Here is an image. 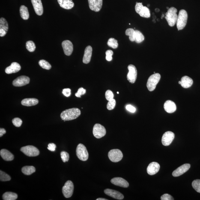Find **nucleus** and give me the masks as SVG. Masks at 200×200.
Masks as SVG:
<instances>
[{"mask_svg": "<svg viewBox=\"0 0 200 200\" xmlns=\"http://www.w3.org/2000/svg\"><path fill=\"white\" fill-rule=\"evenodd\" d=\"M81 114L80 109L77 108H73L63 111L61 114V117L64 122L71 121L77 118Z\"/></svg>", "mask_w": 200, "mask_h": 200, "instance_id": "obj_1", "label": "nucleus"}, {"mask_svg": "<svg viewBox=\"0 0 200 200\" xmlns=\"http://www.w3.org/2000/svg\"><path fill=\"white\" fill-rule=\"evenodd\" d=\"M177 9L172 7L170 8L165 13V18L170 26H174L177 23Z\"/></svg>", "mask_w": 200, "mask_h": 200, "instance_id": "obj_2", "label": "nucleus"}, {"mask_svg": "<svg viewBox=\"0 0 200 200\" xmlns=\"http://www.w3.org/2000/svg\"><path fill=\"white\" fill-rule=\"evenodd\" d=\"M188 14L185 10H182L179 12L177 16V25L178 31L183 29L187 23Z\"/></svg>", "mask_w": 200, "mask_h": 200, "instance_id": "obj_3", "label": "nucleus"}, {"mask_svg": "<svg viewBox=\"0 0 200 200\" xmlns=\"http://www.w3.org/2000/svg\"><path fill=\"white\" fill-rule=\"evenodd\" d=\"M160 75L159 73H154L151 75L147 81V86L149 91H153L156 88L160 79Z\"/></svg>", "mask_w": 200, "mask_h": 200, "instance_id": "obj_4", "label": "nucleus"}, {"mask_svg": "<svg viewBox=\"0 0 200 200\" xmlns=\"http://www.w3.org/2000/svg\"><path fill=\"white\" fill-rule=\"evenodd\" d=\"M76 155L80 160L85 161L88 160L89 154L86 147L83 144H80L77 147Z\"/></svg>", "mask_w": 200, "mask_h": 200, "instance_id": "obj_5", "label": "nucleus"}, {"mask_svg": "<svg viewBox=\"0 0 200 200\" xmlns=\"http://www.w3.org/2000/svg\"><path fill=\"white\" fill-rule=\"evenodd\" d=\"M135 11L141 17L147 18L150 17V14L149 9L146 7H144L142 3H136L135 7Z\"/></svg>", "mask_w": 200, "mask_h": 200, "instance_id": "obj_6", "label": "nucleus"}, {"mask_svg": "<svg viewBox=\"0 0 200 200\" xmlns=\"http://www.w3.org/2000/svg\"><path fill=\"white\" fill-rule=\"evenodd\" d=\"M20 150L24 154L29 157L37 156L39 155L40 153L39 150L36 147L31 145L22 147Z\"/></svg>", "mask_w": 200, "mask_h": 200, "instance_id": "obj_7", "label": "nucleus"}, {"mask_svg": "<svg viewBox=\"0 0 200 200\" xmlns=\"http://www.w3.org/2000/svg\"><path fill=\"white\" fill-rule=\"evenodd\" d=\"M108 156L110 160L114 162L120 161L123 157L122 152L118 149L111 150L108 153Z\"/></svg>", "mask_w": 200, "mask_h": 200, "instance_id": "obj_8", "label": "nucleus"}, {"mask_svg": "<svg viewBox=\"0 0 200 200\" xmlns=\"http://www.w3.org/2000/svg\"><path fill=\"white\" fill-rule=\"evenodd\" d=\"M74 185L71 181L68 180L63 186L62 189V193L66 198L71 197L73 195Z\"/></svg>", "mask_w": 200, "mask_h": 200, "instance_id": "obj_9", "label": "nucleus"}, {"mask_svg": "<svg viewBox=\"0 0 200 200\" xmlns=\"http://www.w3.org/2000/svg\"><path fill=\"white\" fill-rule=\"evenodd\" d=\"M93 133L97 139L103 137L106 134V130L103 126L100 124H96L93 127Z\"/></svg>", "mask_w": 200, "mask_h": 200, "instance_id": "obj_10", "label": "nucleus"}, {"mask_svg": "<svg viewBox=\"0 0 200 200\" xmlns=\"http://www.w3.org/2000/svg\"><path fill=\"white\" fill-rule=\"evenodd\" d=\"M129 73H127V78L131 84H134L136 81L137 76V70L136 67L133 64H129L128 66Z\"/></svg>", "mask_w": 200, "mask_h": 200, "instance_id": "obj_11", "label": "nucleus"}, {"mask_svg": "<svg viewBox=\"0 0 200 200\" xmlns=\"http://www.w3.org/2000/svg\"><path fill=\"white\" fill-rule=\"evenodd\" d=\"M175 138V134L171 131L165 132L162 136V144L165 146H168L172 143Z\"/></svg>", "mask_w": 200, "mask_h": 200, "instance_id": "obj_12", "label": "nucleus"}, {"mask_svg": "<svg viewBox=\"0 0 200 200\" xmlns=\"http://www.w3.org/2000/svg\"><path fill=\"white\" fill-rule=\"evenodd\" d=\"M30 79L28 77L21 76L18 77L13 82V85L16 87L24 86L29 83Z\"/></svg>", "mask_w": 200, "mask_h": 200, "instance_id": "obj_13", "label": "nucleus"}, {"mask_svg": "<svg viewBox=\"0 0 200 200\" xmlns=\"http://www.w3.org/2000/svg\"><path fill=\"white\" fill-rule=\"evenodd\" d=\"M89 8L96 12L100 11L102 8L103 0H88Z\"/></svg>", "mask_w": 200, "mask_h": 200, "instance_id": "obj_14", "label": "nucleus"}, {"mask_svg": "<svg viewBox=\"0 0 200 200\" xmlns=\"http://www.w3.org/2000/svg\"><path fill=\"white\" fill-rule=\"evenodd\" d=\"M62 45L65 55L69 56L71 55L73 51V47L71 41L69 40H64L62 43Z\"/></svg>", "mask_w": 200, "mask_h": 200, "instance_id": "obj_15", "label": "nucleus"}, {"mask_svg": "<svg viewBox=\"0 0 200 200\" xmlns=\"http://www.w3.org/2000/svg\"><path fill=\"white\" fill-rule=\"evenodd\" d=\"M190 165L189 163H186L179 167L172 173L174 177H178L187 172L190 169Z\"/></svg>", "mask_w": 200, "mask_h": 200, "instance_id": "obj_16", "label": "nucleus"}, {"mask_svg": "<svg viewBox=\"0 0 200 200\" xmlns=\"http://www.w3.org/2000/svg\"><path fill=\"white\" fill-rule=\"evenodd\" d=\"M104 193L106 195L111 197L114 199L118 200H122L124 199V195L121 192L118 191L113 190V189H107L104 190Z\"/></svg>", "mask_w": 200, "mask_h": 200, "instance_id": "obj_17", "label": "nucleus"}, {"mask_svg": "<svg viewBox=\"0 0 200 200\" xmlns=\"http://www.w3.org/2000/svg\"><path fill=\"white\" fill-rule=\"evenodd\" d=\"M31 2L36 14L39 16L42 15L43 9L41 0H31Z\"/></svg>", "mask_w": 200, "mask_h": 200, "instance_id": "obj_18", "label": "nucleus"}, {"mask_svg": "<svg viewBox=\"0 0 200 200\" xmlns=\"http://www.w3.org/2000/svg\"><path fill=\"white\" fill-rule=\"evenodd\" d=\"M111 182L113 184L120 187L126 188L129 186V183L122 177H114L111 180Z\"/></svg>", "mask_w": 200, "mask_h": 200, "instance_id": "obj_19", "label": "nucleus"}, {"mask_svg": "<svg viewBox=\"0 0 200 200\" xmlns=\"http://www.w3.org/2000/svg\"><path fill=\"white\" fill-rule=\"evenodd\" d=\"M160 168V165L157 162H152L149 164L148 168H147V173L149 175H154L158 172Z\"/></svg>", "mask_w": 200, "mask_h": 200, "instance_id": "obj_20", "label": "nucleus"}, {"mask_svg": "<svg viewBox=\"0 0 200 200\" xmlns=\"http://www.w3.org/2000/svg\"><path fill=\"white\" fill-rule=\"evenodd\" d=\"M8 30V25L7 20L4 18L0 19V36L4 37Z\"/></svg>", "mask_w": 200, "mask_h": 200, "instance_id": "obj_21", "label": "nucleus"}, {"mask_svg": "<svg viewBox=\"0 0 200 200\" xmlns=\"http://www.w3.org/2000/svg\"><path fill=\"white\" fill-rule=\"evenodd\" d=\"M21 70V67L18 63L13 62L11 65L6 68L5 72L7 74H10L12 73H16L19 71Z\"/></svg>", "mask_w": 200, "mask_h": 200, "instance_id": "obj_22", "label": "nucleus"}, {"mask_svg": "<svg viewBox=\"0 0 200 200\" xmlns=\"http://www.w3.org/2000/svg\"><path fill=\"white\" fill-rule=\"evenodd\" d=\"M92 48L91 46H87L86 48L83 59V62L84 64H88L90 62L92 55Z\"/></svg>", "mask_w": 200, "mask_h": 200, "instance_id": "obj_23", "label": "nucleus"}, {"mask_svg": "<svg viewBox=\"0 0 200 200\" xmlns=\"http://www.w3.org/2000/svg\"><path fill=\"white\" fill-rule=\"evenodd\" d=\"M165 111L168 113H173L177 110V106L175 103L170 100H167L164 105Z\"/></svg>", "mask_w": 200, "mask_h": 200, "instance_id": "obj_24", "label": "nucleus"}, {"mask_svg": "<svg viewBox=\"0 0 200 200\" xmlns=\"http://www.w3.org/2000/svg\"><path fill=\"white\" fill-rule=\"evenodd\" d=\"M58 1L60 7L66 10H70L74 6L72 0H58Z\"/></svg>", "mask_w": 200, "mask_h": 200, "instance_id": "obj_25", "label": "nucleus"}, {"mask_svg": "<svg viewBox=\"0 0 200 200\" xmlns=\"http://www.w3.org/2000/svg\"><path fill=\"white\" fill-rule=\"evenodd\" d=\"M193 80L187 76H183L180 81V85L184 88H190L193 85Z\"/></svg>", "mask_w": 200, "mask_h": 200, "instance_id": "obj_26", "label": "nucleus"}, {"mask_svg": "<svg viewBox=\"0 0 200 200\" xmlns=\"http://www.w3.org/2000/svg\"><path fill=\"white\" fill-rule=\"evenodd\" d=\"M0 155L1 158L4 160L10 161L14 159V156L8 150L5 149H2L0 152Z\"/></svg>", "mask_w": 200, "mask_h": 200, "instance_id": "obj_27", "label": "nucleus"}, {"mask_svg": "<svg viewBox=\"0 0 200 200\" xmlns=\"http://www.w3.org/2000/svg\"><path fill=\"white\" fill-rule=\"evenodd\" d=\"M38 100L35 98H26L22 101V105L26 106H34L38 103Z\"/></svg>", "mask_w": 200, "mask_h": 200, "instance_id": "obj_28", "label": "nucleus"}, {"mask_svg": "<svg viewBox=\"0 0 200 200\" xmlns=\"http://www.w3.org/2000/svg\"><path fill=\"white\" fill-rule=\"evenodd\" d=\"M21 17L23 20H28L29 18V15L28 9L24 5L21 6L20 8Z\"/></svg>", "mask_w": 200, "mask_h": 200, "instance_id": "obj_29", "label": "nucleus"}, {"mask_svg": "<svg viewBox=\"0 0 200 200\" xmlns=\"http://www.w3.org/2000/svg\"><path fill=\"white\" fill-rule=\"evenodd\" d=\"M17 198V194L12 192H6L2 196L3 199L4 200H15Z\"/></svg>", "mask_w": 200, "mask_h": 200, "instance_id": "obj_30", "label": "nucleus"}, {"mask_svg": "<svg viewBox=\"0 0 200 200\" xmlns=\"http://www.w3.org/2000/svg\"><path fill=\"white\" fill-rule=\"evenodd\" d=\"M35 168L33 166H25L22 169V173L25 175H30L35 172Z\"/></svg>", "mask_w": 200, "mask_h": 200, "instance_id": "obj_31", "label": "nucleus"}, {"mask_svg": "<svg viewBox=\"0 0 200 200\" xmlns=\"http://www.w3.org/2000/svg\"><path fill=\"white\" fill-rule=\"evenodd\" d=\"M145 40V37L140 31H135V41L137 43L142 42Z\"/></svg>", "mask_w": 200, "mask_h": 200, "instance_id": "obj_32", "label": "nucleus"}, {"mask_svg": "<svg viewBox=\"0 0 200 200\" xmlns=\"http://www.w3.org/2000/svg\"><path fill=\"white\" fill-rule=\"evenodd\" d=\"M126 35L129 36V39L131 42L135 41V31L132 28L126 29L125 32Z\"/></svg>", "mask_w": 200, "mask_h": 200, "instance_id": "obj_33", "label": "nucleus"}, {"mask_svg": "<svg viewBox=\"0 0 200 200\" xmlns=\"http://www.w3.org/2000/svg\"><path fill=\"white\" fill-rule=\"evenodd\" d=\"M39 64L42 68L46 70H50L52 67L51 64L45 60H40L39 62Z\"/></svg>", "mask_w": 200, "mask_h": 200, "instance_id": "obj_34", "label": "nucleus"}, {"mask_svg": "<svg viewBox=\"0 0 200 200\" xmlns=\"http://www.w3.org/2000/svg\"><path fill=\"white\" fill-rule=\"evenodd\" d=\"M107 45L108 46L113 49H116L118 47V43L117 40L114 38H111L108 40Z\"/></svg>", "mask_w": 200, "mask_h": 200, "instance_id": "obj_35", "label": "nucleus"}, {"mask_svg": "<svg viewBox=\"0 0 200 200\" xmlns=\"http://www.w3.org/2000/svg\"><path fill=\"white\" fill-rule=\"evenodd\" d=\"M26 48L30 52H33L35 51L36 46L35 44L32 41H28L26 43Z\"/></svg>", "mask_w": 200, "mask_h": 200, "instance_id": "obj_36", "label": "nucleus"}, {"mask_svg": "<svg viewBox=\"0 0 200 200\" xmlns=\"http://www.w3.org/2000/svg\"><path fill=\"white\" fill-rule=\"evenodd\" d=\"M11 179V177L3 171H0V180L1 181H10Z\"/></svg>", "mask_w": 200, "mask_h": 200, "instance_id": "obj_37", "label": "nucleus"}, {"mask_svg": "<svg viewBox=\"0 0 200 200\" xmlns=\"http://www.w3.org/2000/svg\"><path fill=\"white\" fill-rule=\"evenodd\" d=\"M192 186L196 192L200 193V180H194L192 183Z\"/></svg>", "mask_w": 200, "mask_h": 200, "instance_id": "obj_38", "label": "nucleus"}, {"mask_svg": "<svg viewBox=\"0 0 200 200\" xmlns=\"http://www.w3.org/2000/svg\"><path fill=\"white\" fill-rule=\"evenodd\" d=\"M116 105V100L115 99L109 101L107 105V108L109 110H112L115 108Z\"/></svg>", "mask_w": 200, "mask_h": 200, "instance_id": "obj_39", "label": "nucleus"}, {"mask_svg": "<svg viewBox=\"0 0 200 200\" xmlns=\"http://www.w3.org/2000/svg\"><path fill=\"white\" fill-rule=\"evenodd\" d=\"M61 156L63 162L68 161L70 158V155L68 153L65 151L62 152L61 153Z\"/></svg>", "mask_w": 200, "mask_h": 200, "instance_id": "obj_40", "label": "nucleus"}, {"mask_svg": "<svg viewBox=\"0 0 200 200\" xmlns=\"http://www.w3.org/2000/svg\"><path fill=\"white\" fill-rule=\"evenodd\" d=\"M12 123L16 127H19L21 126L22 124V121L21 119L16 118L12 120Z\"/></svg>", "mask_w": 200, "mask_h": 200, "instance_id": "obj_41", "label": "nucleus"}, {"mask_svg": "<svg viewBox=\"0 0 200 200\" xmlns=\"http://www.w3.org/2000/svg\"><path fill=\"white\" fill-rule=\"evenodd\" d=\"M105 97H106V100L108 101L113 99L114 95L112 91L111 90H107L105 93Z\"/></svg>", "mask_w": 200, "mask_h": 200, "instance_id": "obj_42", "label": "nucleus"}, {"mask_svg": "<svg viewBox=\"0 0 200 200\" xmlns=\"http://www.w3.org/2000/svg\"><path fill=\"white\" fill-rule=\"evenodd\" d=\"M114 52L111 50H108L106 52V59L108 61H111L112 60V55Z\"/></svg>", "mask_w": 200, "mask_h": 200, "instance_id": "obj_43", "label": "nucleus"}, {"mask_svg": "<svg viewBox=\"0 0 200 200\" xmlns=\"http://www.w3.org/2000/svg\"><path fill=\"white\" fill-rule=\"evenodd\" d=\"M86 92V90L84 88H81L78 90V92L75 94V95L77 97H81V95H84Z\"/></svg>", "mask_w": 200, "mask_h": 200, "instance_id": "obj_44", "label": "nucleus"}, {"mask_svg": "<svg viewBox=\"0 0 200 200\" xmlns=\"http://www.w3.org/2000/svg\"><path fill=\"white\" fill-rule=\"evenodd\" d=\"M174 199L173 197L168 194H165L161 197V200H174Z\"/></svg>", "mask_w": 200, "mask_h": 200, "instance_id": "obj_45", "label": "nucleus"}, {"mask_svg": "<svg viewBox=\"0 0 200 200\" xmlns=\"http://www.w3.org/2000/svg\"><path fill=\"white\" fill-rule=\"evenodd\" d=\"M62 93L66 97H68L71 95V90L69 88L64 89L63 90Z\"/></svg>", "mask_w": 200, "mask_h": 200, "instance_id": "obj_46", "label": "nucleus"}, {"mask_svg": "<svg viewBox=\"0 0 200 200\" xmlns=\"http://www.w3.org/2000/svg\"><path fill=\"white\" fill-rule=\"evenodd\" d=\"M126 108L127 110L131 113H134L136 111V108L131 105H127L126 106Z\"/></svg>", "mask_w": 200, "mask_h": 200, "instance_id": "obj_47", "label": "nucleus"}, {"mask_svg": "<svg viewBox=\"0 0 200 200\" xmlns=\"http://www.w3.org/2000/svg\"><path fill=\"white\" fill-rule=\"evenodd\" d=\"M56 148V145L53 143H50L48 145V149L51 151H55Z\"/></svg>", "mask_w": 200, "mask_h": 200, "instance_id": "obj_48", "label": "nucleus"}, {"mask_svg": "<svg viewBox=\"0 0 200 200\" xmlns=\"http://www.w3.org/2000/svg\"><path fill=\"white\" fill-rule=\"evenodd\" d=\"M6 133V131L5 129L4 128L0 129V137L3 136V135L5 134Z\"/></svg>", "mask_w": 200, "mask_h": 200, "instance_id": "obj_49", "label": "nucleus"}, {"mask_svg": "<svg viewBox=\"0 0 200 200\" xmlns=\"http://www.w3.org/2000/svg\"><path fill=\"white\" fill-rule=\"evenodd\" d=\"M108 200V199H105V198H97V200Z\"/></svg>", "mask_w": 200, "mask_h": 200, "instance_id": "obj_50", "label": "nucleus"}, {"mask_svg": "<svg viewBox=\"0 0 200 200\" xmlns=\"http://www.w3.org/2000/svg\"><path fill=\"white\" fill-rule=\"evenodd\" d=\"M155 11L156 12H159V10H159V9L156 8L155 9Z\"/></svg>", "mask_w": 200, "mask_h": 200, "instance_id": "obj_51", "label": "nucleus"}, {"mask_svg": "<svg viewBox=\"0 0 200 200\" xmlns=\"http://www.w3.org/2000/svg\"><path fill=\"white\" fill-rule=\"evenodd\" d=\"M179 84H180V81H179Z\"/></svg>", "mask_w": 200, "mask_h": 200, "instance_id": "obj_52", "label": "nucleus"}, {"mask_svg": "<svg viewBox=\"0 0 200 200\" xmlns=\"http://www.w3.org/2000/svg\"><path fill=\"white\" fill-rule=\"evenodd\" d=\"M166 8L168 10L169 9L168 7H167Z\"/></svg>", "mask_w": 200, "mask_h": 200, "instance_id": "obj_53", "label": "nucleus"}, {"mask_svg": "<svg viewBox=\"0 0 200 200\" xmlns=\"http://www.w3.org/2000/svg\"><path fill=\"white\" fill-rule=\"evenodd\" d=\"M117 94H119V92H117Z\"/></svg>", "mask_w": 200, "mask_h": 200, "instance_id": "obj_54", "label": "nucleus"}, {"mask_svg": "<svg viewBox=\"0 0 200 200\" xmlns=\"http://www.w3.org/2000/svg\"><path fill=\"white\" fill-rule=\"evenodd\" d=\"M149 4H148V7H149Z\"/></svg>", "mask_w": 200, "mask_h": 200, "instance_id": "obj_55", "label": "nucleus"}]
</instances>
